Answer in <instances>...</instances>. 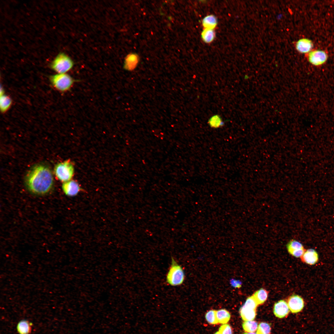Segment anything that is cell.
Wrapping results in <instances>:
<instances>
[{
    "instance_id": "1",
    "label": "cell",
    "mask_w": 334,
    "mask_h": 334,
    "mask_svg": "<svg viewBox=\"0 0 334 334\" xmlns=\"http://www.w3.org/2000/svg\"><path fill=\"white\" fill-rule=\"evenodd\" d=\"M25 183L28 189L32 194L37 195L47 194L54 186V178L51 170L44 165H37L27 173Z\"/></svg>"
},
{
    "instance_id": "2",
    "label": "cell",
    "mask_w": 334,
    "mask_h": 334,
    "mask_svg": "<svg viewBox=\"0 0 334 334\" xmlns=\"http://www.w3.org/2000/svg\"><path fill=\"white\" fill-rule=\"evenodd\" d=\"M171 260V265L166 275V281L171 286L179 285L184 280V272L181 266L177 263L173 257L172 258Z\"/></svg>"
},
{
    "instance_id": "3",
    "label": "cell",
    "mask_w": 334,
    "mask_h": 334,
    "mask_svg": "<svg viewBox=\"0 0 334 334\" xmlns=\"http://www.w3.org/2000/svg\"><path fill=\"white\" fill-rule=\"evenodd\" d=\"M54 172L57 178L64 182L71 180L74 174V167L71 161H66L57 164Z\"/></svg>"
},
{
    "instance_id": "4",
    "label": "cell",
    "mask_w": 334,
    "mask_h": 334,
    "mask_svg": "<svg viewBox=\"0 0 334 334\" xmlns=\"http://www.w3.org/2000/svg\"><path fill=\"white\" fill-rule=\"evenodd\" d=\"M73 62L71 58L63 53L58 54L52 62L51 67L58 74L66 73L72 67Z\"/></svg>"
},
{
    "instance_id": "5",
    "label": "cell",
    "mask_w": 334,
    "mask_h": 334,
    "mask_svg": "<svg viewBox=\"0 0 334 334\" xmlns=\"http://www.w3.org/2000/svg\"><path fill=\"white\" fill-rule=\"evenodd\" d=\"M50 80L54 87L58 90L62 92L66 91L70 89L74 82L73 78L66 73H58L52 75Z\"/></svg>"
},
{
    "instance_id": "6",
    "label": "cell",
    "mask_w": 334,
    "mask_h": 334,
    "mask_svg": "<svg viewBox=\"0 0 334 334\" xmlns=\"http://www.w3.org/2000/svg\"><path fill=\"white\" fill-rule=\"evenodd\" d=\"M328 58V55L325 52L319 50L310 52L308 55L310 62L316 66L323 64L326 62Z\"/></svg>"
},
{
    "instance_id": "7",
    "label": "cell",
    "mask_w": 334,
    "mask_h": 334,
    "mask_svg": "<svg viewBox=\"0 0 334 334\" xmlns=\"http://www.w3.org/2000/svg\"><path fill=\"white\" fill-rule=\"evenodd\" d=\"M287 304L289 310L291 312L294 313L301 311L304 306L302 298L295 294L292 295L288 298Z\"/></svg>"
},
{
    "instance_id": "8",
    "label": "cell",
    "mask_w": 334,
    "mask_h": 334,
    "mask_svg": "<svg viewBox=\"0 0 334 334\" xmlns=\"http://www.w3.org/2000/svg\"><path fill=\"white\" fill-rule=\"evenodd\" d=\"M62 188L64 193L69 196L76 195L81 190L78 183L73 180L64 182L62 184Z\"/></svg>"
},
{
    "instance_id": "9",
    "label": "cell",
    "mask_w": 334,
    "mask_h": 334,
    "mask_svg": "<svg viewBox=\"0 0 334 334\" xmlns=\"http://www.w3.org/2000/svg\"><path fill=\"white\" fill-rule=\"evenodd\" d=\"M289 310L287 303L284 300L279 301L274 304L273 313L278 318L285 317L289 314Z\"/></svg>"
},
{
    "instance_id": "10",
    "label": "cell",
    "mask_w": 334,
    "mask_h": 334,
    "mask_svg": "<svg viewBox=\"0 0 334 334\" xmlns=\"http://www.w3.org/2000/svg\"><path fill=\"white\" fill-rule=\"evenodd\" d=\"M301 257L303 262L310 265L315 264L319 259L317 253L313 249H308L305 251Z\"/></svg>"
},
{
    "instance_id": "11",
    "label": "cell",
    "mask_w": 334,
    "mask_h": 334,
    "mask_svg": "<svg viewBox=\"0 0 334 334\" xmlns=\"http://www.w3.org/2000/svg\"><path fill=\"white\" fill-rule=\"evenodd\" d=\"M313 47V44L310 40L302 38L299 40L296 44V48L300 52L306 53L310 51Z\"/></svg>"
},
{
    "instance_id": "12",
    "label": "cell",
    "mask_w": 334,
    "mask_h": 334,
    "mask_svg": "<svg viewBox=\"0 0 334 334\" xmlns=\"http://www.w3.org/2000/svg\"><path fill=\"white\" fill-rule=\"evenodd\" d=\"M240 313L243 320H253L256 315V309L243 305L240 309Z\"/></svg>"
},
{
    "instance_id": "13",
    "label": "cell",
    "mask_w": 334,
    "mask_h": 334,
    "mask_svg": "<svg viewBox=\"0 0 334 334\" xmlns=\"http://www.w3.org/2000/svg\"><path fill=\"white\" fill-rule=\"evenodd\" d=\"M32 323L26 319L19 322L17 326V330L19 334H29L32 331Z\"/></svg>"
},
{
    "instance_id": "14",
    "label": "cell",
    "mask_w": 334,
    "mask_h": 334,
    "mask_svg": "<svg viewBox=\"0 0 334 334\" xmlns=\"http://www.w3.org/2000/svg\"><path fill=\"white\" fill-rule=\"evenodd\" d=\"M252 296L257 304L260 305L263 304L267 300L268 293L267 290L262 288L256 291Z\"/></svg>"
},
{
    "instance_id": "15",
    "label": "cell",
    "mask_w": 334,
    "mask_h": 334,
    "mask_svg": "<svg viewBox=\"0 0 334 334\" xmlns=\"http://www.w3.org/2000/svg\"><path fill=\"white\" fill-rule=\"evenodd\" d=\"M216 315L218 323L223 324L227 323L230 318V313L225 309L217 310Z\"/></svg>"
},
{
    "instance_id": "16",
    "label": "cell",
    "mask_w": 334,
    "mask_h": 334,
    "mask_svg": "<svg viewBox=\"0 0 334 334\" xmlns=\"http://www.w3.org/2000/svg\"><path fill=\"white\" fill-rule=\"evenodd\" d=\"M217 21L215 17L212 15H208L202 20V24L205 28L213 29L216 26Z\"/></svg>"
},
{
    "instance_id": "17",
    "label": "cell",
    "mask_w": 334,
    "mask_h": 334,
    "mask_svg": "<svg viewBox=\"0 0 334 334\" xmlns=\"http://www.w3.org/2000/svg\"><path fill=\"white\" fill-rule=\"evenodd\" d=\"M12 104V101L8 96L3 94L0 95V108L2 113L6 111L10 108Z\"/></svg>"
},
{
    "instance_id": "18",
    "label": "cell",
    "mask_w": 334,
    "mask_h": 334,
    "mask_svg": "<svg viewBox=\"0 0 334 334\" xmlns=\"http://www.w3.org/2000/svg\"><path fill=\"white\" fill-rule=\"evenodd\" d=\"M201 37L205 42L210 43L215 38V32L213 29L205 28L202 32Z\"/></svg>"
},
{
    "instance_id": "19",
    "label": "cell",
    "mask_w": 334,
    "mask_h": 334,
    "mask_svg": "<svg viewBox=\"0 0 334 334\" xmlns=\"http://www.w3.org/2000/svg\"><path fill=\"white\" fill-rule=\"evenodd\" d=\"M138 62L136 56L134 55H131L127 57L126 59L125 67L128 70H132L135 67Z\"/></svg>"
},
{
    "instance_id": "20",
    "label": "cell",
    "mask_w": 334,
    "mask_h": 334,
    "mask_svg": "<svg viewBox=\"0 0 334 334\" xmlns=\"http://www.w3.org/2000/svg\"><path fill=\"white\" fill-rule=\"evenodd\" d=\"M243 329L248 332H254L255 331L258 327V323L255 321H244L242 324Z\"/></svg>"
},
{
    "instance_id": "21",
    "label": "cell",
    "mask_w": 334,
    "mask_h": 334,
    "mask_svg": "<svg viewBox=\"0 0 334 334\" xmlns=\"http://www.w3.org/2000/svg\"><path fill=\"white\" fill-rule=\"evenodd\" d=\"M208 124L211 127L217 128L222 126L224 123L220 116L216 115L212 116L209 119Z\"/></svg>"
},
{
    "instance_id": "22",
    "label": "cell",
    "mask_w": 334,
    "mask_h": 334,
    "mask_svg": "<svg viewBox=\"0 0 334 334\" xmlns=\"http://www.w3.org/2000/svg\"><path fill=\"white\" fill-rule=\"evenodd\" d=\"M286 247L289 253L294 250L304 248L301 243L295 240L290 241L287 244Z\"/></svg>"
},
{
    "instance_id": "23",
    "label": "cell",
    "mask_w": 334,
    "mask_h": 334,
    "mask_svg": "<svg viewBox=\"0 0 334 334\" xmlns=\"http://www.w3.org/2000/svg\"><path fill=\"white\" fill-rule=\"evenodd\" d=\"M216 310H211L207 312L205 318L207 322L212 324H216L218 323L216 315Z\"/></svg>"
},
{
    "instance_id": "24",
    "label": "cell",
    "mask_w": 334,
    "mask_h": 334,
    "mask_svg": "<svg viewBox=\"0 0 334 334\" xmlns=\"http://www.w3.org/2000/svg\"><path fill=\"white\" fill-rule=\"evenodd\" d=\"M271 327L268 323L261 322L258 326L257 330V334H270Z\"/></svg>"
},
{
    "instance_id": "25",
    "label": "cell",
    "mask_w": 334,
    "mask_h": 334,
    "mask_svg": "<svg viewBox=\"0 0 334 334\" xmlns=\"http://www.w3.org/2000/svg\"><path fill=\"white\" fill-rule=\"evenodd\" d=\"M258 305L252 296L248 297L243 306L256 309Z\"/></svg>"
},
{
    "instance_id": "26",
    "label": "cell",
    "mask_w": 334,
    "mask_h": 334,
    "mask_svg": "<svg viewBox=\"0 0 334 334\" xmlns=\"http://www.w3.org/2000/svg\"><path fill=\"white\" fill-rule=\"evenodd\" d=\"M219 331L221 334H233L231 328L228 324H225L221 325L219 329Z\"/></svg>"
},
{
    "instance_id": "27",
    "label": "cell",
    "mask_w": 334,
    "mask_h": 334,
    "mask_svg": "<svg viewBox=\"0 0 334 334\" xmlns=\"http://www.w3.org/2000/svg\"><path fill=\"white\" fill-rule=\"evenodd\" d=\"M305 252L304 248L293 251L289 253L292 255L296 257H301Z\"/></svg>"
},
{
    "instance_id": "28",
    "label": "cell",
    "mask_w": 334,
    "mask_h": 334,
    "mask_svg": "<svg viewBox=\"0 0 334 334\" xmlns=\"http://www.w3.org/2000/svg\"><path fill=\"white\" fill-rule=\"evenodd\" d=\"M243 334H256V333L253 332H245V333H244Z\"/></svg>"
},
{
    "instance_id": "29",
    "label": "cell",
    "mask_w": 334,
    "mask_h": 334,
    "mask_svg": "<svg viewBox=\"0 0 334 334\" xmlns=\"http://www.w3.org/2000/svg\"><path fill=\"white\" fill-rule=\"evenodd\" d=\"M214 334H221V333L219 331H218L215 333Z\"/></svg>"
}]
</instances>
